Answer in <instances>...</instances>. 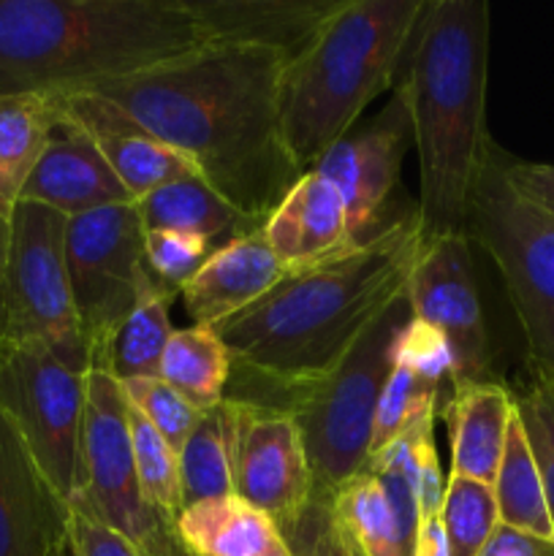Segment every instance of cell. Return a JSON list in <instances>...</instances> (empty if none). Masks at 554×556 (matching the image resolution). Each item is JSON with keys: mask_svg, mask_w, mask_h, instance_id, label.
Instances as JSON below:
<instances>
[{"mask_svg": "<svg viewBox=\"0 0 554 556\" xmlns=\"http://www.w3.org/2000/svg\"><path fill=\"white\" fill-rule=\"evenodd\" d=\"M65 266L90 369H101L114 331L161 282L147 266L144 223L136 201L68 217Z\"/></svg>", "mask_w": 554, "mask_h": 556, "instance_id": "9", "label": "cell"}, {"mask_svg": "<svg viewBox=\"0 0 554 556\" xmlns=\"http://www.w3.org/2000/svg\"><path fill=\"white\" fill-rule=\"evenodd\" d=\"M58 556H76V552H74V546H71V538H68V543H65L63 548H60V554Z\"/></svg>", "mask_w": 554, "mask_h": 556, "instance_id": "43", "label": "cell"}, {"mask_svg": "<svg viewBox=\"0 0 554 556\" xmlns=\"http://www.w3.org/2000/svg\"><path fill=\"white\" fill-rule=\"evenodd\" d=\"M440 410V386L418 378L411 367L396 364L391 367L389 380L383 386V394L378 400L373 421V443H369V456L389 448L407 427L429 413Z\"/></svg>", "mask_w": 554, "mask_h": 556, "instance_id": "32", "label": "cell"}, {"mask_svg": "<svg viewBox=\"0 0 554 556\" xmlns=\"http://www.w3.org/2000/svg\"><path fill=\"white\" fill-rule=\"evenodd\" d=\"M123 394L134 410H139L158 434H163L174 451H182L185 440L199 424L201 410L190 405L182 394L172 389L163 378H139V380H125Z\"/></svg>", "mask_w": 554, "mask_h": 556, "instance_id": "33", "label": "cell"}, {"mask_svg": "<svg viewBox=\"0 0 554 556\" xmlns=\"http://www.w3.org/2000/svg\"><path fill=\"white\" fill-rule=\"evenodd\" d=\"M144 231H182L215 239H234L239 233L255 231L253 220L234 210L221 193L210 188L201 177L179 179V182L163 185L152 193L136 201Z\"/></svg>", "mask_w": 554, "mask_h": 556, "instance_id": "24", "label": "cell"}, {"mask_svg": "<svg viewBox=\"0 0 554 556\" xmlns=\"http://www.w3.org/2000/svg\"><path fill=\"white\" fill-rule=\"evenodd\" d=\"M286 63L272 49L212 43L85 92L109 98L150 134L188 155L215 193L255 226H264L302 177L280 125Z\"/></svg>", "mask_w": 554, "mask_h": 556, "instance_id": "1", "label": "cell"}, {"mask_svg": "<svg viewBox=\"0 0 554 556\" xmlns=\"http://www.w3.org/2000/svg\"><path fill=\"white\" fill-rule=\"evenodd\" d=\"M424 244L416 206L364 242L288 269L264 296L212 329L226 342L234 367L282 389L291 402L329 375L407 291Z\"/></svg>", "mask_w": 554, "mask_h": 556, "instance_id": "2", "label": "cell"}, {"mask_svg": "<svg viewBox=\"0 0 554 556\" xmlns=\"http://www.w3.org/2000/svg\"><path fill=\"white\" fill-rule=\"evenodd\" d=\"M234 494L291 530L315 500L302 432L288 410L234 400Z\"/></svg>", "mask_w": 554, "mask_h": 556, "instance_id": "12", "label": "cell"}, {"mask_svg": "<svg viewBox=\"0 0 554 556\" xmlns=\"http://www.w3.org/2000/svg\"><path fill=\"white\" fill-rule=\"evenodd\" d=\"M212 253V242L182 231H144V255L152 275L179 293V288L201 269Z\"/></svg>", "mask_w": 554, "mask_h": 556, "instance_id": "35", "label": "cell"}, {"mask_svg": "<svg viewBox=\"0 0 554 556\" xmlns=\"http://www.w3.org/2000/svg\"><path fill=\"white\" fill-rule=\"evenodd\" d=\"M68 505H79L112 530L123 532L144 556H188L174 525L144 503L130 445L128 400L123 386L103 369L87 372L81 424V489Z\"/></svg>", "mask_w": 554, "mask_h": 556, "instance_id": "10", "label": "cell"}, {"mask_svg": "<svg viewBox=\"0 0 554 556\" xmlns=\"http://www.w3.org/2000/svg\"><path fill=\"white\" fill-rule=\"evenodd\" d=\"M68 217L20 201L11 215L5 258V329L9 345H43L74 372H90L65 266Z\"/></svg>", "mask_w": 554, "mask_h": 556, "instance_id": "8", "label": "cell"}, {"mask_svg": "<svg viewBox=\"0 0 554 556\" xmlns=\"http://www.w3.org/2000/svg\"><path fill=\"white\" fill-rule=\"evenodd\" d=\"M503 172L527 201H532L554 217V163L514 161L503 152Z\"/></svg>", "mask_w": 554, "mask_h": 556, "instance_id": "39", "label": "cell"}, {"mask_svg": "<svg viewBox=\"0 0 554 556\" xmlns=\"http://www.w3.org/2000/svg\"><path fill=\"white\" fill-rule=\"evenodd\" d=\"M413 556H451L449 554V541H445L443 521H440V516L424 519L421 525H418L416 548H413Z\"/></svg>", "mask_w": 554, "mask_h": 556, "instance_id": "41", "label": "cell"}, {"mask_svg": "<svg viewBox=\"0 0 554 556\" xmlns=\"http://www.w3.org/2000/svg\"><path fill=\"white\" fill-rule=\"evenodd\" d=\"M174 293L177 291H172L163 282H155L141 296L134 313L114 331L101 369L112 375L117 383L139 378H161L163 351H166L168 340L174 334L172 318H168Z\"/></svg>", "mask_w": 554, "mask_h": 556, "instance_id": "27", "label": "cell"}, {"mask_svg": "<svg viewBox=\"0 0 554 556\" xmlns=\"http://www.w3.org/2000/svg\"><path fill=\"white\" fill-rule=\"evenodd\" d=\"M411 320L413 307L405 291L329 375L286 405L302 432L318 500H329L367 467L375 410L394 367L396 340Z\"/></svg>", "mask_w": 554, "mask_h": 556, "instance_id": "6", "label": "cell"}, {"mask_svg": "<svg viewBox=\"0 0 554 556\" xmlns=\"http://www.w3.org/2000/svg\"><path fill=\"white\" fill-rule=\"evenodd\" d=\"M60 128H71L92 141L134 201L163 185L201 177L196 163L172 144L136 123L125 109L98 92L58 96Z\"/></svg>", "mask_w": 554, "mask_h": 556, "instance_id": "15", "label": "cell"}, {"mask_svg": "<svg viewBox=\"0 0 554 556\" xmlns=\"http://www.w3.org/2000/svg\"><path fill=\"white\" fill-rule=\"evenodd\" d=\"M427 0H340L280 79L282 139L310 172L405 65Z\"/></svg>", "mask_w": 554, "mask_h": 556, "instance_id": "5", "label": "cell"}, {"mask_svg": "<svg viewBox=\"0 0 554 556\" xmlns=\"http://www.w3.org/2000/svg\"><path fill=\"white\" fill-rule=\"evenodd\" d=\"M413 318L435 326L454 351L451 391L492 383V348L473 275L467 233L424 244L407 282Z\"/></svg>", "mask_w": 554, "mask_h": 556, "instance_id": "13", "label": "cell"}, {"mask_svg": "<svg viewBox=\"0 0 554 556\" xmlns=\"http://www.w3.org/2000/svg\"><path fill=\"white\" fill-rule=\"evenodd\" d=\"M487 0H427L396 79L418 152L427 242L465 233L467 206L494 141L487 134Z\"/></svg>", "mask_w": 554, "mask_h": 556, "instance_id": "3", "label": "cell"}, {"mask_svg": "<svg viewBox=\"0 0 554 556\" xmlns=\"http://www.w3.org/2000/svg\"><path fill=\"white\" fill-rule=\"evenodd\" d=\"M68 538L76 556H144V552L123 532L112 530L79 505H71Z\"/></svg>", "mask_w": 554, "mask_h": 556, "instance_id": "38", "label": "cell"}, {"mask_svg": "<svg viewBox=\"0 0 554 556\" xmlns=\"http://www.w3.org/2000/svg\"><path fill=\"white\" fill-rule=\"evenodd\" d=\"M394 362L405 364L418 378L435 386H443V380L451 383V372H454V351L443 331L416 318L402 329L394 348Z\"/></svg>", "mask_w": 554, "mask_h": 556, "instance_id": "36", "label": "cell"}, {"mask_svg": "<svg viewBox=\"0 0 554 556\" xmlns=\"http://www.w3.org/2000/svg\"><path fill=\"white\" fill-rule=\"evenodd\" d=\"M215 43L297 58L340 0H190Z\"/></svg>", "mask_w": 554, "mask_h": 556, "instance_id": "20", "label": "cell"}, {"mask_svg": "<svg viewBox=\"0 0 554 556\" xmlns=\"http://www.w3.org/2000/svg\"><path fill=\"white\" fill-rule=\"evenodd\" d=\"M293 556H362L335 532L326 500L315 497L302 519L282 532Z\"/></svg>", "mask_w": 554, "mask_h": 556, "instance_id": "37", "label": "cell"}, {"mask_svg": "<svg viewBox=\"0 0 554 556\" xmlns=\"http://www.w3.org/2000/svg\"><path fill=\"white\" fill-rule=\"evenodd\" d=\"M411 141L407 106L400 92H394L373 119L342 136L310 168L329 179L342 195L351 242H364L383 228L380 215L400 182L402 161Z\"/></svg>", "mask_w": 554, "mask_h": 556, "instance_id": "14", "label": "cell"}, {"mask_svg": "<svg viewBox=\"0 0 554 556\" xmlns=\"http://www.w3.org/2000/svg\"><path fill=\"white\" fill-rule=\"evenodd\" d=\"M481 556H554V541L500 525Z\"/></svg>", "mask_w": 554, "mask_h": 556, "instance_id": "40", "label": "cell"}, {"mask_svg": "<svg viewBox=\"0 0 554 556\" xmlns=\"http://www.w3.org/2000/svg\"><path fill=\"white\" fill-rule=\"evenodd\" d=\"M68 519L71 505L0 413V556H58Z\"/></svg>", "mask_w": 554, "mask_h": 556, "instance_id": "16", "label": "cell"}, {"mask_svg": "<svg viewBox=\"0 0 554 556\" xmlns=\"http://www.w3.org/2000/svg\"><path fill=\"white\" fill-rule=\"evenodd\" d=\"M272 253L288 266H307L351 242L348 212L335 185L318 172H304L261 226Z\"/></svg>", "mask_w": 554, "mask_h": 556, "instance_id": "19", "label": "cell"}, {"mask_svg": "<svg viewBox=\"0 0 554 556\" xmlns=\"http://www.w3.org/2000/svg\"><path fill=\"white\" fill-rule=\"evenodd\" d=\"M234 362L212 326L174 329L161 358V378L201 413L226 400Z\"/></svg>", "mask_w": 554, "mask_h": 556, "instance_id": "26", "label": "cell"}, {"mask_svg": "<svg viewBox=\"0 0 554 556\" xmlns=\"http://www.w3.org/2000/svg\"><path fill=\"white\" fill-rule=\"evenodd\" d=\"M22 201H33L65 217H76L106 210V206L130 204L134 195L119 182L117 174L109 168V163L87 136L60 128V136L54 134L36 172L27 179Z\"/></svg>", "mask_w": 554, "mask_h": 556, "instance_id": "18", "label": "cell"}, {"mask_svg": "<svg viewBox=\"0 0 554 556\" xmlns=\"http://www.w3.org/2000/svg\"><path fill=\"white\" fill-rule=\"evenodd\" d=\"M212 43L190 0H0V98L85 92Z\"/></svg>", "mask_w": 554, "mask_h": 556, "instance_id": "4", "label": "cell"}, {"mask_svg": "<svg viewBox=\"0 0 554 556\" xmlns=\"http://www.w3.org/2000/svg\"><path fill=\"white\" fill-rule=\"evenodd\" d=\"M514 407L521 427H525L532 456H536L554 521V389L530 383L525 391L514 394Z\"/></svg>", "mask_w": 554, "mask_h": 556, "instance_id": "34", "label": "cell"}, {"mask_svg": "<svg viewBox=\"0 0 554 556\" xmlns=\"http://www.w3.org/2000/svg\"><path fill=\"white\" fill-rule=\"evenodd\" d=\"M440 521L451 556H481L500 527L494 489L470 478L449 476Z\"/></svg>", "mask_w": 554, "mask_h": 556, "instance_id": "31", "label": "cell"}, {"mask_svg": "<svg viewBox=\"0 0 554 556\" xmlns=\"http://www.w3.org/2000/svg\"><path fill=\"white\" fill-rule=\"evenodd\" d=\"M286 275L288 266L255 228L212 250L201 269L179 288V296L196 326H215L264 296Z\"/></svg>", "mask_w": 554, "mask_h": 556, "instance_id": "17", "label": "cell"}, {"mask_svg": "<svg viewBox=\"0 0 554 556\" xmlns=\"http://www.w3.org/2000/svg\"><path fill=\"white\" fill-rule=\"evenodd\" d=\"M492 489L494 500H498L500 525L554 541V521L546 503V489H543L536 456H532L516 410L508 424V438H505L503 459H500V470Z\"/></svg>", "mask_w": 554, "mask_h": 556, "instance_id": "28", "label": "cell"}, {"mask_svg": "<svg viewBox=\"0 0 554 556\" xmlns=\"http://www.w3.org/2000/svg\"><path fill=\"white\" fill-rule=\"evenodd\" d=\"M58 130V96L0 98V217L11 220L27 179Z\"/></svg>", "mask_w": 554, "mask_h": 556, "instance_id": "23", "label": "cell"}, {"mask_svg": "<svg viewBox=\"0 0 554 556\" xmlns=\"http://www.w3.org/2000/svg\"><path fill=\"white\" fill-rule=\"evenodd\" d=\"M9 231L11 220L0 217V353L9 348V329H5V258H9Z\"/></svg>", "mask_w": 554, "mask_h": 556, "instance_id": "42", "label": "cell"}, {"mask_svg": "<svg viewBox=\"0 0 554 556\" xmlns=\"http://www.w3.org/2000/svg\"><path fill=\"white\" fill-rule=\"evenodd\" d=\"M234 402L223 400L201 413L199 424L179 451L185 505L234 494Z\"/></svg>", "mask_w": 554, "mask_h": 556, "instance_id": "29", "label": "cell"}, {"mask_svg": "<svg viewBox=\"0 0 554 556\" xmlns=\"http://www.w3.org/2000/svg\"><path fill=\"white\" fill-rule=\"evenodd\" d=\"M128 424L141 497H144V503L150 505L158 516H163V519L174 525L179 510L185 508L182 478H179V454L163 440V434H158V429L130 405Z\"/></svg>", "mask_w": 554, "mask_h": 556, "instance_id": "30", "label": "cell"}, {"mask_svg": "<svg viewBox=\"0 0 554 556\" xmlns=\"http://www.w3.org/2000/svg\"><path fill=\"white\" fill-rule=\"evenodd\" d=\"M329 519L337 535L362 556H413L391 500L375 472L364 467L329 500Z\"/></svg>", "mask_w": 554, "mask_h": 556, "instance_id": "25", "label": "cell"}, {"mask_svg": "<svg viewBox=\"0 0 554 556\" xmlns=\"http://www.w3.org/2000/svg\"><path fill=\"white\" fill-rule=\"evenodd\" d=\"M445 410L451 445L449 476L494 486L503 459L508 424L514 418V394L503 383L467 386L451 391Z\"/></svg>", "mask_w": 554, "mask_h": 556, "instance_id": "21", "label": "cell"}, {"mask_svg": "<svg viewBox=\"0 0 554 556\" xmlns=\"http://www.w3.org/2000/svg\"><path fill=\"white\" fill-rule=\"evenodd\" d=\"M465 233L503 275L525 334L532 383L554 389V217L508 182L498 144L473 188Z\"/></svg>", "mask_w": 554, "mask_h": 556, "instance_id": "7", "label": "cell"}, {"mask_svg": "<svg viewBox=\"0 0 554 556\" xmlns=\"http://www.w3.org/2000/svg\"><path fill=\"white\" fill-rule=\"evenodd\" d=\"M87 375L65 367L43 345L0 353V413L65 503L81 489V424Z\"/></svg>", "mask_w": 554, "mask_h": 556, "instance_id": "11", "label": "cell"}, {"mask_svg": "<svg viewBox=\"0 0 554 556\" xmlns=\"http://www.w3.org/2000/svg\"><path fill=\"white\" fill-rule=\"evenodd\" d=\"M174 535L188 556H293L280 527L237 494L185 505Z\"/></svg>", "mask_w": 554, "mask_h": 556, "instance_id": "22", "label": "cell"}]
</instances>
